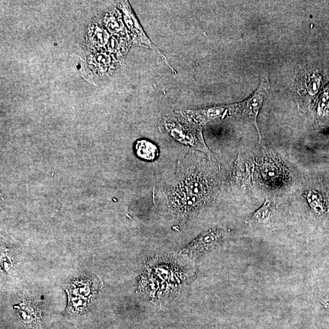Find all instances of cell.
<instances>
[{
  "instance_id": "1",
  "label": "cell",
  "mask_w": 329,
  "mask_h": 329,
  "mask_svg": "<svg viewBox=\"0 0 329 329\" xmlns=\"http://www.w3.org/2000/svg\"><path fill=\"white\" fill-rule=\"evenodd\" d=\"M269 89V79L267 77H265L261 82L257 90L248 100L238 105L230 106L233 112L245 116L256 126L258 133L259 144L261 143L262 139L258 126L257 118L259 110L268 93Z\"/></svg>"
},
{
  "instance_id": "2",
  "label": "cell",
  "mask_w": 329,
  "mask_h": 329,
  "mask_svg": "<svg viewBox=\"0 0 329 329\" xmlns=\"http://www.w3.org/2000/svg\"><path fill=\"white\" fill-rule=\"evenodd\" d=\"M122 10L124 22H125L129 30H130L134 40L136 42L141 44V45L146 46L147 47L153 49V50L156 51L160 54V57H161L166 64L170 67L173 72H175V70L171 67L169 62H168L167 58H165L164 54L160 51L159 49L147 37L128 1H123Z\"/></svg>"
},
{
  "instance_id": "3",
  "label": "cell",
  "mask_w": 329,
  "mask_h": 329,
  "mask_svg": "<svg viewBox=\"0 0 329 329\" xmlns=\"http://www.w3.org/2000/svg\"><path fill=\"white\" fill-rule=\"evenodd\" d=\"M135 152L137 157L147 161L154 160L159 155L157 146L146 140H139L136 142Z\"/></svg>"
},
{
  "instance_id": "4",
  "label": "cell",
  "mask_w": 329,
  "mask_h": 329,
  "mask_svg": "<svg viewBox=\"0 0 329 329\" xmlns=\"http://www.w3.org/2000/svg\"><path fill=\"white\" fill-rule=\"evenodd\" d=\"M271 216V203L266 199L263 205L256 212L253 218L260 224L267 223Z\"/></svg>"
}]
</instances>
